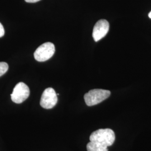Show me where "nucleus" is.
I'll return each instance as SVG.
<instances>
[{
  "mask_svg": "<svg viewBox=\"0 0 151 151\" xmlns=\"http://www.w3.org/2000/svg\"><path fill=\"white\" fill-rule=\"evenodd\" d=\"M115 140L114 132L111 129H100L92 133L90 142L87 145V151H108V147Z\"/></svg>",
  "mask_w": 151,
  "mask_h": 151,
  "instance_id": "obj_1",
  "label": "nucleus"
},
{
  "mask_svg": "<svg viewBox=\"0 0 151 151\" xmlns=\"http://www.w3.org/2000/svg\"><path fill=\"white\" fill-rule=\"evenodd\" d=\"M111 92L103 89H93L88 92L84 95V100L88 106L96 105L103 102L110 96Z\"/></svg>",
  "mask_w": 151,
  "mask_h": 151,
  "instance_id": "obj_2",
  "label": "nucleus"
},
{
  "mask_svg": "<svg viewBox=\"0 0 151 151\" xmlns=\"http://www.w3.org/2000/svg\"><path fill=\"white\" fill-rule=\"evenodd\" d=\"M55 53V46L50 42H47L39 46L35 51L34 58L38 62H45L49 60Z\"/></svg>",
  "mask_w": 151,
  "mask_h": 151,
  "instance_id": "obj_3",
  "label": "nucleus"
},
{
  "mask_svg": "<svg viewBox=\"0 0 151 151\" xmlns=\"http://www.w3.org/2000/svg\"><path fill=\"white\" fill-rule=\"evenodd\" d=\"M29 95V87L24 82H19L14 87L11 94V100L14 103L21 104L26 100Z\"/></svg>",
  "mask_w": 151,
  "mask_h": 151,
  "instance_id": "obj_4",
  "label": "nucleus"
},
{
  "mask_svg": "<svg viewBox=\"0 0 151 151\" xmlns=\"http://www.w3.org/2000/svg\"><path fill=\"white\" fill-rule=\"evenodd\" d=\"M57 102V94L54 89L51 87L46 88L41 97L40 106L45 109H50L54 108Z\"/></svg>",
  "mask_w": 151,
  "mask_h": 151,
  "instance_id": "obj_5",
  "label": "nucleus"
},
{
  "mask_svg": "<svg viewBox=\"0 0 151 151\" xmlns=\"http://www.w3.org/2000/svg\"><path fill=\"white\" fill-rule=\"evenodd\" d=\"M109 30V23L105 20L101 19L99 20L95 25L93 32L92 37L95 42H98L102 38L105 37Z\"/></svg>",
  "mask_w": 151,
  "mask_h": 151,
  "instance_id": "obj_6",
  "label": "nucleus"
},
{
  "mask_svg": "<svg viewBox=\"0 0 151 151\" xmlns=\"http://www.w3.org/2000/svg\"><path fill=\"white\" fill-rule=\"evenodd\" d=\"M9 70V65L6 62H0V77L4 75Z\"/></svg>",
  "mask_w": 151,
  "mask_h": 151,
  "instance_id": "obj_7",
  "label": "nucleus"
},
{
  "mask_svg": "<svg viewBox=\"0 0 151 151\" xmlns=\"http://www.w3.org/2000/svg\"><path fill=\"white\" fill-rule=\"evenodd\" d=\"M4 35H5L4 27H3V25H2V24L0 22V38L2 37Z\"/></svg>",
  "mask_w": 151,
  "mask_h": 151,
  "instance_id": "obj_8",
  "label": "nucleus"
},
{
  "mask_svg": "<svg viewBox=\"0 0 151 151\" xmlns=\"http://www.w3.org/2000/svg\"><path fill=\"white\" fill-rule=\"evenodd\" d=\"M25 2H28V3H35V2H37L40 0H25Z\"/></svg>",
  "mask_w": 151,
  "mask_h": 151,
  "instance_id": "obj_9",
  "label": "nucleus"
},
{
  "mask_svg": "<svg viewBox=\"0 0 151 151\" xmlns=\"http://www.w3.org/2000/svg\"><path fill=\"white\" fill-rule=\"evenodd\" d=\"M148 16H149V17H150V19H151V11L150 12V14H148Z\"/></svg>",
  "mask_w": 151,
  "mask_h": 151,
  "instance_id": "obj_10",
  "label": "nucleus"
}]
</instances>
